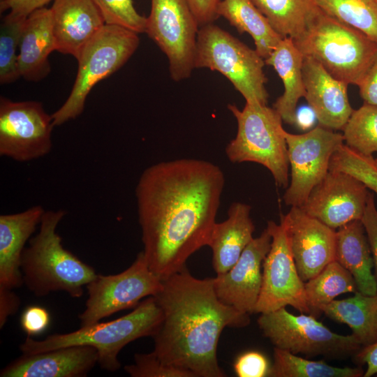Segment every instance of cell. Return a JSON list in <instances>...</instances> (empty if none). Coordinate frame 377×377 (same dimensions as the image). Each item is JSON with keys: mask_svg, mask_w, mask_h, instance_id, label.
<instances>
[{"mask_svg": "<svg viewBox=\"0 0 377 377\" xmlns=\"http://www.w3.org/2000/svg\"><path fill=\"white\" fill-rule=\"evenodd\" d=\"M224 184L221 168L200 159L161 161L142 172L135 188L142 252L161 281L207 246Z\"/></svg>", "mask_w": 377, "mask_h": 377, "instance_id": "obj_1", "label": "cell"}, {"mask_svg": "<svg viewBox=\"0 0 377 377\" xmlns=\"http://www.w3.org/2000/svg\"><path fill=\"white\" fill-rule=\"evenodd\" d=\"M161 281L154 296L163 319L152 336L153 352L195 377L226 376L217 360L219 337L226 327L248 325L249 314L219 299L214 278L197 279L186 267Z\"/></svg>", "mask_w": 377, "mask_h": 377, "instance_id": "obj_2", "label": "cell"}, {"mask_svg": "<svg viewBox=\"0 0 377 377\" xmlns=\"http://www.w3.org/2000/svg\"><path fill=\"white\" fill-rule=\"evenodd\" d=\"M65 215L63 209L45 211L38 233L22 253L23 283L36 297L64 291L81 297L84 287L97 275L92 267L63 246L57 228Z\"/></svg>", "mask_w": 377, "mask_h": 377, "instance_id": "obj_3", "label": "cell"}, {"mask_svg": "<svg viewBox=\"0 0 377 377\" xmlns=\"http://www.w3.org/2000/svg\"><path fill=\"white\" fill-rule=\"evenodd\" d=\"M293 40L303 57L348 84L359 85L377 54L375 41L317 6L303 32Z\"/></svg>", "mask_w": 377, "mask_h": 377, "instance_id": "obj_4", "label": "cell"}, {"mask_svg": "<svg viewBox=\"0 0 377 377\" xmlns=\"http://www.w3.org/2000/svg\"><path fill=\"white\" fill-rule=\"evenodd\" d=\"M163 313L154 296L141 302L129 313L117 319L80 327L66 334H54L43 340L28 336L20 344L22 354H36L71 346H90L98 352L101 369L114 371L121 364L118 354L128 343L142 337H152L158 329Z\"/></svg>", "mask_w": 377, "mask_h": 377, "instance_id": "obj_5", "label": "cell"}, {"mask_svg": "<svg viewBox=\"0 0 377 377\" xmlns=\"http://www.w3.org/2000/svg\"><path fill=\"white\" fill-rule=\"evenodd\" d=\"M237 123L236 136L226 146L232 163L254 162L267 168L276 183L288 185V146L282 118L274 108L246 103L242 110L228 105Z\"/></svg>", "mask_w": 377, "mask_h": 377, "instance_id": "obj_6", "label": "cell"}, {"mask_svg": "<svg viewBox=\"0 0 377 377\" xmlns=\"http://www.w3.org/2000/svg\"><path fill=\"white\" fill-rule=\"evenodd\" d=\"M265 59L254 49L214 23L200 27L195 68H205L224 75L246 103L266 105Z\"/></svg>", "mask_w": 377, "mask_h": 377, "instance_id": "obj_7", "label": "cell"}, {"mask_svg": "<svg viewBox=\"0 0 377 377\" xmlns=\"http://www.w3.org/2000/svg\"><path fill=\"white\" fill-rule=\"evenodd\" d=\"M138 34L124 27L105 24L85 46L71 91L52 114L54 126L79 117L92 88L122 67L138 49Z\"/></svg>", "mask_w": 377, "mask_h": 377, "instance_id": "obj_8", "label": "cell"}, {"mask_svg": "<svg viewBox=\"0 0 377 377\" xmlns=\"http://www.w3.org/2000/svg\"><path fill=\"white\" fill-rule=\"evenodd\" d=\"M258 324L274 348L295 355L346 359L362 348L354 335L334 333L313 315H294L286 307L260 313Z\"/></svg>", "mask_w": 377, "mask_h": 377, "instance_id": "obj_9", "label": "cell"}, {"mask_svg": "<svg viewBox=\"0 0 377 377\" xmlns=\"http://www.w3.org/2000/svg\"><path fill=\"white\" fill-rule=\"evenodd\" d=\"M161 287V280L150 270L141 251L124 271L110 275L97 274L86 286L88 298L84 310L79 315L80 327L135 307L142 298L155 296Z\"/></svg>", "mask_w": 377, "mask_h": 377, "instance_id": "obj_10", "label": "cell"}, {"mask_svg": "<svg viewBox=\"0 0 377 377\" xmlns=\"http://www.w3.org/2000/svg\"><path fill=\"white\" fill-rule=\"evenodd\" d=\"M199 29L186 0H151L145 33L166 55L175 82L189 77L195 68Z\"/></svg>", "mask_w": 377, "mask_h": 377, "instance_id": "obj_11", "label": "cell"}, {"mask_svg": "<svg viewBox=\"0 0 377 377\" xmlns=\"http://www.w3.org/2000/svg\"><path fill=\"white\" fill-rule=\"evenodd\" d=\"M291 180L283 195L287 205L301 207L329 172L334 153L344 144L343 135L320 124L303 134L284 132Z\"/></svg>", "mask_w": 377, "mask_h": 377, "instance_id": "obj_12", "label": "cell"}, {"mask_svg": "<svg viewBox=\"0 0 377 377\" xmlns=\"http://www.w3.org/2000/svg\"><path fill=\"white\" fill-rule=\"evenodd\" d=\"M52 115L41 103L0 98V155L27 162L48 154L52 149Z\"/></svg>", "mask_w": 377, "mask_h": 377, "instance_id": "obj_13", "label": "cell"}, {"mask_svg": "<svg viewBox=\"0 0 377 377\" xmlns=\"http://www.w3.org/2000/svg\"><path fill=\"white\" fill-rule=\"evenodd\" d=\"M267 228L271 247L263 263V280L255 313H269L290 306L302 313H310L304 282L296 267L283 226L273 221Z\"/></svg>", "mask_w": 377, "mask_h": 377, "instance_id": "obj_14", "label": "cell"}, {"mask_svg": "<svg viewBox=\"0 0 377 377\" xmlns=\"http://www.w3.org/2000/svg\"><path fill=\"white\" fill-rule=\"evenodd\" d=\"M369 193L368 188L353 176L329 170L299 207L336 230L352 221L361 220Z\"/></svg>", "mask_w": 377, "mask_h": 377, "instance_id": "obj_15", "label": "cell"}, {"mask_svg": "<svg viewBox=\"0 0 377 377\" xmlns=\"http://www.w3.org/2000/svg\"><path fill=\"white\" fill-rule=\"evenodd\" d=\"M284 227L298 273L304 282L316 276L334 260L336 230L291 207L280 222Z\"/></svg>", "mask_w": 377, "mask_h": 377, "instance_id": "obj_16", "label": "cell"}, {"mask_svg": "<svg viewBox=\"0 0 377 377\" xmlns=\"http://www.w3.org/2000/svg\"><path fill=\"white\" fill-rule=\"evenodd\" d=\"M271 242L266 228L250 242L228 271L214 278L216 294L222 302L244 313H255L262 286L263 263Z\"/></svg>", "mask_w": 377, "mask_h": 377, "instance_id": "obj_17", "label": "cell"}, {"mask_svg": "<svg viewBox=\"0 0 377 377\" xmlns=\"http://www.w3.org/2000/svg\"><path fill=\"white\" fill-rule=\"evenodd\" d=\"M302 75L304 98L319 124L332 130H342L354 110L348 100V84L306 57L303 59Z\"/></svg>", "mask_w": 377, "mask_h": 377, "instance_id": "obj_18", "label": "cell"}, {"mask_svg": "<svg viewBox=\"0 0 377 377\" xmlns=\"http://www.w3.org/2000/svg\"><path fill=\"white\" fill-rule=\"evenodd\" d=\"M97 350L79 345L22 354L1 369V377H83L98 364Z\"/></svg>", "mask_w": 377, "mask_h": 377, "instance_id": "obj_19", "label": "cell"}, {"mask_svg": "<svg viewBox=\"0 0 377 377\" xmlns=\"http://www.w3.org/2000/svg\"><path fill=\"white\" fill-rule=\"evenodd\" d=\"M50 10L56 50L76 59L105 24L91 0H54Z\"/></svg>", "mask_w": 377, "mask_h": 377, "instance_id": "obj_20", "label": "cell"}, {"mask_svg": "<svg viewBox=\"0 0 377 377\" xmlns=\"http://www.w3.org/2000/svg\"><path fill=\"white\" fill-rule=\"evenodd\" d=\"M45 211L42 206L34 205L20 212L0 216V288L13 290L24 283L22 255Z\"/></svg>", "mask_w": 377, "mask_h": 377, "instance_id": "obj_21", "label": "cell"}, {"mask_svg": "<svg viewBox=\"0 0 377 377\" xmlns=\"http://www.w3.org/2000/svg\"><path fill=\"white\" fill-rule=\"evenodd\" d=\"M56 50L50 8H38L25 20L21 35L17 64L21 77L38 82L50 71L49 56Z\"/></svg>", "mask_w": 377, "mask_h": 377, "instance_id": "obj_22", "label": "cell"}, {"mask_svg": "<svg viewBox=\"0 0 377 377\" xmlns=\"http://www.w3.org/2000/svg\"><path fill=\"white\" fill-rule=\"evenodd\" d=\"M250 213V205L233 202L228 219L214 225L207 246L212 251L213 267L217 274L228 271L253 239L255 226Z\"/></svg>", "mask_w": 377, "mask_h": 377, "instance_id": "obj_23", "label": "cell"}, {"mask_svg": "<svg viewBox=\"0 0 377 377\" xmlns=\"http://www.w3.org/2000/svg\"><path fill=\"white\" fill-rule=\"evenodd\" d=\"M334 260L352 274L357 291L366 295H377L373 256L361 220L352 221L336 231Z\"/></svg>", "mask_w": 377, "mask_h": 377, "instance_id": "obj_24", "label": "cell"}, {"mask_svg": "<svg viewBox=\"0 0 377 377\" xmlns=\"http://www.w3.org/2000/svg\"><path fill=\"white\" fill-rule=\"evenodd\" d=\"M304 57L291 38H283L269 56L265 64L271 66L281 79L283 92L274 104L283 121L295 124L297 105L305 96L302 75Z\"/></svg>", "mask_w": 377, "mask_h": 377, "instance_id": "obj_25", "label": "cell"}, {"mask_svg": "<svg viewBox=\"0 0 377 377\" xmlns=\"http://www.w3.org/2000/svg\"><path fill=\"white\" fill-rule=\"evenodd\" d=\"M330 319L347 325L362 347L377 342V295L359 291L353 297L333 300L320 309Z\"/></svg>", "mask_w": 377, "mask_h": 377, "instance_id": "obj_26", "label": "cell"}, {"mask_svg": "<svg viewBox=\"0 0 377 377\" xmlns=\"http://www.w3.org/2000/svg\"><path fill=\"white\" fill-rule=\"evenodd\" d=\"M217 14L240 34H249L254 41L255 50L264 59L283 39L251 0H221Z\"/></svg>", "mask_w": 377, "mask_h": 377, "instance_id": "obj_27", "label": "cell"}, {"mask_svg": "<svg viewBox=\"0 0 377 377\" xmlns=\"http://www.w3.org/2000/svg\"><path fill=\"white\" fill-rule=\"evenodd\" d=\"M305 295L310 314L321 313L322 306L341 294L357 291L352 274L337 260L330 263L316 276L304 282Z\"/></svg>", "mask_w": 377, "mask_h": 377, "instance_id": "obj_28", "label": "cell"}, {"mask_svg": "<svg viewBox=\"0 0 377 377\" xmlns=\"http://www.w3.org/2000/svg\"><path fill=\"white\" fill-rule=\"evenodd\" d=\"M283 38L295 39L316 8L313 0H251Z\"/></svg>", "mask_w": 377, "mask_h": 377, "instance_id": "obj_29", "label": "cell"}, {"mask_svg": "<svg viewBox=\"0 0 377 377\" xmlns=\"http://www.w3.org/2000/svg\"><path fill=\"white\" fill-rule=\"evenodd\" d=\"M273 357L270 377H362L364 374L360 367H333L323 360L302 358L277 348H274Z\"/></svg>", "mask_w": 377, "mask_h": 377, "instance_id": "obj_30", "label": "cell"}, {"mask_svg": "<svg viewBox=\"0 0 377 377\" xmlns=\"http://www.w3.org/2000/svg\"><path fill=\"white\" fill-rule=\"evenodd\" d=\"M327 15L352 27L377 43V0H313Z\"/></svg>", "mask_w": 377, "mask_h": 377, "instance_id": "obj_31", "label": "cell"}, {"mask_svg": "<svg viewBox=\"0 0 377 377\" xmlns=\"http://www.w3.org/2000/svg\"><path fill=\"white\" fill-rule=\"evenodd\" d=\"M342 131L352 149L364 156L377 152V105L364 103L354 110Z\"/></svg>", "mask_w": 377, "mask_h": 377, "instance_id": "obj_32", "label": "cell"}, {"mask_svg": "<svg viewBox=\"0 0 377 377\" xmlns=\"http://www.w3.org/2000/svg\"><path fill=\"white\" fill-rule=\"evenodd\" d=\"M22 17L8 13L3 20L0 29V82L9 84L16 81L20 75L17 58L19 45L25 20Z\"/></svg>", "mask_w": 377, "mask_h": 377, "instance_id": "obj_33", "label": "cell"}, {"mask_svg": "<svg viewBox=\"0 0 377 377\" xmlns=\"http://www.w3.org/2000/svg\"><path fill=\"white\" fill-rule=\"evenodd\" d=\"M329 170L353 176L377 194V167L372 156H364L343 144L332 155Z\"/></svg>", "mask_w": 377, "mask_h": 377, "instance_id": "obj_34", "label": "cell"}, {"mask_svg": "<svg viewBox=\"0 0 377 377\" xmlns=\"http://www.w3.org/2000/svg\"><path fill=\"white\" fill-rule=\"evenodd\" d=\"M106 24L117 25L138 34L145 32L147 18L135 10L132 0H91Z\"/></svg>", "mask_w": 377, "mask_h": 377, "instance_id": "obj_35", "label": "cell"}, {"mask_svg": "<svg viewBox=\"0 0 377 377\" xmlns=\"http://www.w3.org/2000/svg\"><path fill=\"white\" fill-rule=\"evenodd\" d=\"M124 370L132 377H195L189 371L164 363L153 351L136 353L134 364L125 366Z\"/></svg>", "mask_w": 377, "mask_h": 377, "instance_id": "obj_36", "label": "cell"}, {"mask_svg": "<svg viewBox=\"0 0 377 377\" xmlns=\"http://www.w3.org/2000/svg\"><path fill=\"white\" fill-rule=\"evenodd\" d=\"M270 365L267 357L258 351H248L235 362L234 370L239 377L268 376Z\"/></svg>", "mask_w": 377, "mask_h": 377, "instance_id": "obj_37", "label": "cell"}, {"mask_svg": "<svg viewBox=\"0 0 377 377\" xmlns=\"http://www.w3.org/2000/svg\"><path fill=\"white\" fill-rule=\"evenodd\" d=\"M20 323L21 328L28 336H36L48 327L50 315L44 307L31 305L23 311Z\"/></svg>", "mask_w": 377, "mask_h": 377, "instance_id": "obj_38", "label": "cell"}, {"mask_svg": "<svg viewBox=\"0 0 377 377\" xmlns=\"http://www.w3.org/2000/svg\"><path fill=\"white\" fill-rule=\"evenodd\" d=\"M361 221L364 226L370 244L375 268V276L377 280V209L374 195L369 192L367 206Z\"/></svg>", "mask_w": 377, "mask_h": 377, "instance_id": "obj_39", "label": "cell"}, {"mask_svg": "<svg viewBox=\"0 0 377 377\" xmlns=\"http://www.w3.org/2000/svg\"><path fill=\"white\" fill-rule=\"evenodd\" d=\"M221 0H186L200 27L213 23L219 15L217 8Z\"/></svg>", "mask_w": 377, "mask_h": 377, "instance_id": "obj_40", "label": "cell"}, {"mask_svg": "<svg viewBox=\"0 0 377 377\" xmlns=\"http://www.w3.org/2000/svg\"><path fill=\"white\" fill-rule=\"evenodd\" d=\"M357 87L364 103L377 105V54Z\"/></svg>", "mask_w": 377, "mask_h": 377, "instance_id": "obj_41", "label": "cell"}, {"mask_svg": "<svg viewBox=\"0 0 377 377\" xmlns=\"http://www.w3.org/2000/svg\"><path fill=\"white\" fill-rule=\"evenodd\" d=\"M51 1L54 0H1L0 10L1 13L9 10V13L13 15L27 17Z\"/></svg>", "mask_w": 377, "mask_h": 377, "instance_id": "obj_42", "label": "cell"}, {"mask_svg": "<svg viewBox=\"0 0 377 377\" xmlns=\"http://www.w3.org/2000/svg\"><path fill=\"white\" fill-rule=\"evenodd\" d=\"M20 305V299L13 290L0 288V329L3 327L8 317L17 313Z\"/></svg>", "mask_w": 377, "mask_h": 377, "instance_id": "obj_43", "label": "cell"}, {"mask_svg": "<svg viewBox=\"0 0 377 377\" xmlns=\"http://www.w3.org/2000/svg\"><path fill=\"white\" fill-rule=\"evenodd\" d=\"M355 364L360 367L366 364L367 369L363 377H371L377 374V342L360 350L353 356Z\"/></svg>", "mask_w": 377, "mask_h": 377, "instance_id": "obj_44", "label": "cell"}, {"mask_svg": "<svg viewBox=\"0 0 377 377\" xmlns=\"http://www.w3.org/2000/svg\"><path fill=\"white\" fill-rule=\"evenodd\" d=\"M316 114L313 109L309 107H303L296 111L295 124L300 128L306 130L314 124Z\"/></svg>", "mask_w": 377, "mask_h": 377, "instance_id": "obj_45", "label": "cell"}, {"mask_svg": "<svg viewBox=\"0 0 377 377\" xmlns=\"http://www.w3.org/2000/svg\"><path fill=\"white\" fill-rule=\"evenodd\" d=\"M374 162H375V164H376V165L377 167V158L374 159Z\"/></svg>", "mask_w": 377, "mask_h": 377, "instance_id": "obj_46", "label": "cell"}, {"mask_svg": "<svg viewBox=\"0 0 377 377\" xmlns=\"http://www.w3.org/2000/svg\"><path fill=\"white\" fill-rule=\"evenodd\" d=\"M377 376V375H376Z\"/></svg>", "mask_w": 377, "mask_h": 377, "instance_id": "obj_47", "label": "cell"}]
</instances>
